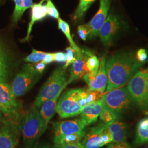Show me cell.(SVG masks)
<instances>
[{"instance_id": "1", "label": "cell", "mask_w": 148, "mask_h": 148, "mask_svg": "<svg viewBox=\"0 0 148 148\" xmlns=\"http://www.w3.org/2000/svg\"><path fill=\"white\" fill-rule=\"evenodd\" d=\"M132 53L114 54L106 62L108 83L106 92L123 87L143 65Z\"/></svg>"}, {"instance_id": "2", "label": "cell", "mask_w": 148, "mask_h": 148, "mask_svg": "<svg viewBox=\"0 0 148 148\" xmlns=\"http://www.w3.org/2000/svg\"><path fill=\"white\" fill-rule=\"evenodd\" d=\"M68 80L66 68L63 66L59 67L54 70L41 87L34 106L38 109L45 101L60 95L62 91L68 85Z\"/></svg>"}, {"instance_id": "3", "label": "cell", "mask_w": 148, "mask_h": 148, "mask_svg": "<svg viewBox=\"0 0 148 148\" xmlns=\"http://www.w3.org/2000/svg\"><path fill=\"white\" fill-rule=\"evenodd\" d=\"M20 126L26 148L35 144L45 132L40 111L34 106L22 117Z\"/></svg>"}, {"instance_id": "4", "label": "cell", "mask_w": 148, "mask_h": 148, "mask_svg": "<svg viewBox=\"0 0 148 148\" xmlns=\"http://www.w3.org/2000/svg\"><path fill=\"white\" fill-rule=\"evenodd\" d=\"M16 97L10 85L0 82V110L5 119L19 126L23 117L22 107Z\"/></svg>"}, {"instance_id": "5", "label": "cell", "mask_w": 148, "mask_h": 148, "mask_svg": "<svg viewBox=\"0 0 148 148\" xmlns=\"http://www.w3.org/2000/svg\"><path fill=\"white\" fill-rule=\"evenodd\" d=\"M127 88L134 102L148 111V69L138 70L128 81Z\"/></svg>"}, {"instance_id": "6", "label": "cell", "mask_w": 148, "mask_h": 148, "mask_svg": "<svg viewBox=\"0 0 148 148\" xmlns=\"http://www.w3.org/2000/svg\"><path fill=\"white\" fill-rule=\"evenodd\" d=\"M41 76L36 71L34 65L25 64L12 84L11 88L14 95L16 97L24 95L37 83Z\"/></svg>"}, {"instance_id": "7", "label": "cell", "mask_w": 148, "mask_h": 148, "mask_svg": "<svg viewBox=\"0 0 148 148\" xmlns=\"http://www.w3.org/2000/svg\"><path fill=\"white\" fill-rule=\"evenodd\" d=\"M103 108L121 114L126 110L134 101L130 95L127 87H120L111 90L102 97Z\"/></svg>"}, {"instance_id": "8", "label": "cell", "mask_w": 148, "mask_h": 148, "mask_svg": "<svg viewBox=\"0 0 148 148\" xmlns=\"http://www.w3.org/2000/svg\"><path fill=\"white\" fill-rule=\"evenodd\" d=\"M81 88H74L66 90L58 101L56 112L60 118L66 119L77 116L80 114L83 107L78 102Z\"/></svg>"}, {"instance_id": "9", "label": "cell", "mask_w": 148, "mask_h": 148, "mask_svg": "<svg viewBox=\"0 0 148 148\" xmlns=\"http://www.w3.org/2000/svg\"><path fill=\"white\" fill-rule=\"evenodd\" d=\"M19 126L5 119L0 125V148H16L19 141Z\"/></svg>"}, {"instance_id": "10", "label": "cell", "mask_w": 148, "mask_h": 148, "mask_svg": "<svg viewBox=\"0 0 148 148\" xmlns=\"http://www.w3.org/2000/svg\"><path fill=\"white\" fill-rule=\"evenodd\" d=\"M106 59L102 57L99 62V69L95 76H93L89 73L85 74L83 78L88 86L90 90H98L104 92L106 90L108 78L106 70Z\"/></svg>"}, {"instance_id": "11", "label": "cell", "mask_w": 148, "mask_h": 148, "mask_svg": "<svg viewBox=\"0 0 148 148\" xmlns=\"http://www.w3.org/2000/svg\"><path fill=\"white\" fill-rule=\"evenodd\" d=\"M111 0H100L98 11L92 20L86 24L89 29L90 38H95L98 35L101 27L106 21L110 9Z\"/></svg>"}, {"instance_id": "12", "label": "cell", "mask_w": 148, "mask_h": 148, "mask_svg": "<svg viewBox=\"0 0 148 148\" xmlns=\"http://www.w3.org/2000/svg\"><path fill=\"white\" fill-rule=\"evenodd\" d=\"M118 16L111 12L108 16L99 31L98 35L104 45H109L121 27Z\"/></svg>"}, {"instance_id": "13", "label": "cell", "mask_w": 148, "mask_h": 148, "mask_svg": "<svg viewBox=\"0 0 148 148\" xmlns=\"http://www.w3.org/2000/svg\"><path fill=\"white\" fill-rule=\"evenodd\" d=\"M54 137L74 133H85L84 125L79 119L52 123Z\"/></svg>"}, {"instance_id": "14", "label": "cell", "mask_w": 148, "mask_h": 148, "mask_svg": "<svg viewBox=\"0 0 148 148\" xmlns=\"http://www.w3.org/2000/svg\"><path fill=\"white\" fill-rule=\"evenodd\" d=\"M102 109L103 101L101 98L99 101L84 106L79 114V119L85 126L90 125L97 121Z\"/></svg>"}, {"instance_id": "15", "label": "cell", "mask_w": 148, "mask_h": 148, "mask_svg": "<svg viewBox=\"0 0 148 148\" xmlns=\"http://www.w3.org/2000/svg\"><path fill=\"white\" fill-rule=\"evenodd\" d=\"M75 59L70 69V76L68 80V85L82 77L86 74V59L81 51L75 52Z\"/></svg>"}, {"instance_id": "16", "label": "cell", "mask_w": 148, "mask_h": 148, "mask_svg": "<svg viewBox=\"0 0 148 148\" xmlns=\"http://www.w3.org/2000/svg\"><path fill=\"white\" fill-rule=\"evenodd\" d=\"M103 123L91 128L85 134L81 144L84 148H101L104 146L101 139V130Z\"/></svg>"}, {"instance_id": "17", "label": "cell", "mask_w": 148, "mask_h": 148, "mask_svg": "<svg viewBox=\"0 0 148 148\" xmlns=\"http://www.w3.org/2000/svg\"><path fill=\"white\" fill-rule=\"evenodd\" d=\"M45 1L46 0H41L39 3L33 4V5H32L31 20L29 24L27 36L24 38L23 42H27L29 40L32 28L34 24L37 21L42 20L47 15L46 5H43Z\"/></svg>"}, {"instance_id": "18", "label": "cell", "mask_w": 148, "mask_h": 148, "mask_svg": "<svg viewBox=\"0 0 148 148\" xmlns=\"http://www.w3.org/2000/svg\"><path fill=\"white\" fill-rule=\"evenodd\" d=\"M59 96L58 95L53 99L45 101L40 107L39 111L42 119L45 131L47 129L49 122L56 112V107Z\"/></svg>"}, {"instance_id": "19", "label": "cell", "mask_w": 148, "mask_h": 148, "mask_svg": "<svg viewBox=\"0 0 148 148\" xmlns=\"http://www.w3.org/2000/svg\"><path fill=\"white\" fill-rule=\"evenodd\" d=\"M111 132L112 142L115 144L126 142L127 138V127L124 123L119 121L108 125Z\"/></svg>"}, {"instance_id": "20", "label": "cell", "mask_w": 148, "mask_h": 148, "mask_svg": "<svg viewBox=\"0 0 148 148\" xmlns=\"http://www.w3.org/2000/svg\"><path fill=\"white\" fill-rule=\"evenodd\" d=\"M81 52L86 59V73L94 76H95L99 66V60L97 57L90 51L82 49Z\"/></svg>"}, {"instance_id": "21", "label": "cell", "mask_w": 148, "mask_h": 148, "mask_svg": "<svg viewBox=\"0 0 148 148\" xmlns=\"http://www.w3.org/2000/svg\"><path fill=\"white\" fill-rule=\"evenodd\" d=\"M148 116L142 119L138 122L137 127L135 143L137 144H142L148 142Z\"/></svg>"}, {"instance_id": "22", "label": "cell", "mask_w": 148, "mask_h": 148, "mask_svg": "<svg viewBox=\"0 0 148 148\" xmlns=\"http://www.w3.org/2000/svg\"><path fill=\"white\" fill-rule=\"evenodd\" d=\"M15 3L14 10L12 20L14 23L19 21L24 13L33 5L32 0H14Z\"/></svg>"}, {"instance_id": "23", "label": "cell", "mask_w": 148, "mask_h": 148, "mask_svg": "<svg viewBox=\"0 0 148 148\" xmlns=\"http://www.w3.org/2000/svg\"><path fill=\"white\" fill-rule=\"evenodd\" d=\"M9 69L8 57L5 48L0 42V82H5Z\"/></svg>"}, {"instance_id": "24", "label": "cell", "mask_w": 148, "mask_h": 148, "mask_svg": "<svg viewBox=\"0 0 148 148\" xmlns=\"http://www.w3.org/2000/svg\"><path fill=\"white\" fill-rule=\"evenodd\" d=\"M85 133H74L69 135L62 136L54 137V144H67L71 143L80 142L81 140L85 136Z\"/></svg>"}, {"instance_id": "25", "label": "cell", "mask_w": 148, "mask_h": 148, "mask_svg": "<svg viewBox=\"0 0 148 148\" xmlns=\"http://www.w3.org/2000/svg\"><path fill=\"white\" fill-rule=\"evenodd\" d=\"M95 0H79V4L74 13L73 20L77 22L82 20L90 5Z\"/></svg>"}, {"instance_id": "26", "label": "cell", "mask_w": 148, "mask_h": 148, "mask_svg": "<svg viewBox=\"0 0 148 148\" xmlns=\"http://www.w3.org/2000/svg\"><path fill=\"white\" fill-rule=\"evenodd\" d=\"M58 24L59 29H60L62 32H63L64 34L65 35V36L67 38L69 42L70 46L74 49L75 52L81 51V49H80V48L76 45V43L73 40V37L71 35L70 29V27L68 23L59 18L58 19Z\"/></svg>"}, {"instance_id": "27", "label": "cell", "mask_w": 148, "mask_h": 148, "mask_svg": "<svg viewBox=\"0 0 148 148\" xmlns=\"http://www.w3.org/2000/svg\"><path fill=\"white\" fill-rule=\"evenodd\" d=\"M99 116L104 123L109 125L116 121L119 117V114L111 110L103 108Z\"/></svg>"}, {"instance_id": "28", "label": "cell", "mask_w": 148, "mask_h": 148, "mask_svg": "<svg viewBox=\"0 0 148 148\" xmlns=\"http://www.w3.org/2000/svg\"><path fill=\"white\" fill-rule=\"evenodd\" d=\"M46 53L42 51L32 49V52L24 59V61L28 63H38L43 60Z\"/></svg>"}, {"instance_id": "29", "label": "cell", "mask_w": 148, "mask_h": 148, "mask_svg": "<svg viewBox=\"0 0 148 148\" xmlns=\"http://www.w3.org/2000/svg\"><path fill=\"white\" fill-rule=\"evenodd\" d=\"M101 139L104 145L112 142L111 132L107 124L103 123L101 130Z\"/></svg>"}, {"instance_id": "30", "label": "cell", "mask_w": 148, "mask_h": 148, "mask_svg": "<svg viewBox=\"0 0 148 148\" xmlns=\"http://www.w3.org/2000/svg\"><path fill=\"white\" fill-rule=\"evenodd\" d=\"M47 3L46 4V7L47 8V15H48L53 18L58 19L59 17V13L57 9L53 4L52 0H46Z\"/></svg>"}, {"instance_id": "31", "label": "cell", "mask_w": 148, "mask_h": 148, "mask_svg": "<svg viewBox=\"0 0 148 148\" xmlns=\"http://www.w3.org/2000/svg\"><path fill=\"white\" fill-rule=\"evenodd\" d=\"M66 54H67V60L64 67L66 69L68 67V66L74 62L75 59V51L71 46L66 48Z\"/></svg>"}, {"instance_id": "32", "label": "cell", "mask_w": 148, "mask_h": 148, "mask_svg": "<svg viewBox=\"0 0 148 148\" xmlns=\"http://www.w3.org/2000/svg\"><path fill=\"white\" fill-rule=\"evenodd\" d=\"M78 33L79 36L82 40L86 41L89 35V29L86 24L81 25L78 27Z\"/></svg>"}, {"instance_id": "33", "label": "cell", "mask_w": 148, "mask_h": 148, "mask_svg": "<svg viewBox=\"0 0 148 148\" xmlns=\"http://www.w3.org/2000/svg\"><path fill=\"white\" fill-rule=\"evenodd\" d=\"M136 57L140 63L143 64L148 59V54L147 53L145 49L142 48L138 51Z\"/></svg>"}, {"instance_id": "34", "label": "cell", "mask_w": 148, "mask_h": 148, "mask_svg": "<svg viewBox=\"0 0 148 148\" xmlns=\"http://www.w3.org/2000/svg\"><path fill=\"white\" fill-rule=\"evenodd\" d=\"M53 148H84L81 142L67 144H54Z\"/></svg>"}, {"instance_id": "35", "label": "cell", "mask_w": 148, "mask_h": 148, "mask_svg": "<svg viewBox=\"0 0 148 148\" xmlns=\"http://www.w3.org/2000/svg\"><path fill=\"white\" fill-rule=\"evenodd\" d=\"M54 61L57 62H66L67 60V54L66 53L62 52L54 53Z\"/></svg>"}, {"instance_id": "36", "label": "cell", "mask_w": 148, "mask_h": 148, "mask_svg": "<svg viewBox=\"0 0 148 148\" xmlns=\"http://www.w3.org/2000/svg\"><path fill=\"white\" fill-rule=\"evenodd\" d=\"M46 64L42 60L40 62L36 63L35 64H34V67L36 71L40 75L42 74L44 70L46 68Z\"/></svg>"}, {"instance_id": "37", "label": "cell", "mask_w": 148, "mask_h": 148, "mask_svg": "<svg viewBox=\"0 0 148 148\" xmlns=\"http://www.w3.org/2000/svg\"><path fill=\"white\" fill-rule=\"evenodd\" d=\"M43 62L47 64L52 63L54 61V53H47L46 55L45 56V58L42 60Z\"/></svg>"}, {"instance_id": "38", "label": "cell", "mask_w": 148, "mask_h": 148, "mask_svg": "<svg viewBox=\"0 0 148 148\" xmlns=\"http://www.w3.org/2000/svg\"><path fill=\"white\" fill-rule=\"evenodd\" d=\"M111 148H132L128 143L126 142L118 143L115 144H110Z\"/></svg>"}, {"instance_id": "39", "label": "cell", "mask_w": 148, "mask_h": 148, "mask_svg": "<svg viewBox=\"0 0 148 148\" xmlns=\"http://www.w3.org/2000/svg\"><path fill=\"white\" fill-rule=\"evenodd\" d=\"M27 148H50V147L47 144H35L31 147Z\"/></svg>"}, {"instance_id": "40", "label": "cell", "mask_w": 148, "mask_h": 148, "mask_svg": "<svg viewBox=\"0 0 148 148\" xmlns=\"http://www.w3.org/2000/svg\"><path fill=\"white\" fill-rule=\"evenodd\" d=\"M5 117H4L3 115V114H2V112H1V110H0V122H3V121H5Z\"/></svg>"}]
</instances>
